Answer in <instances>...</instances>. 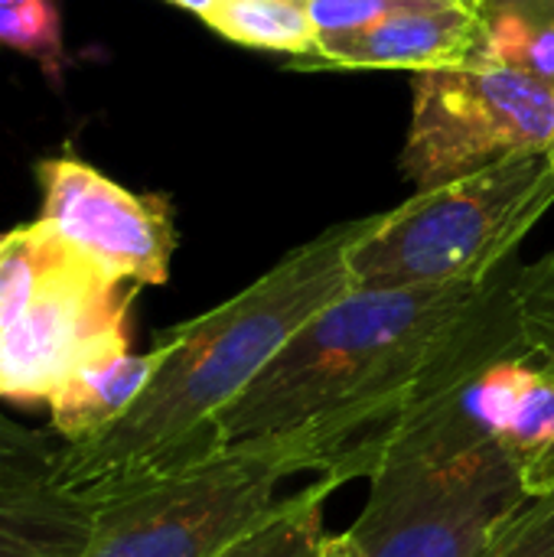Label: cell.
<instances>
[{
	"mask_svg": "<svg viewBox=\"0 0 554 557\" xmlns=\"http://www.w3.org/2000/svg\"><path fill=\"white\" fill-rule=\"evenodd\" d=\"M411 127L402 173L431 189L522 150L549 147L554 88L506 65H454L415 72Z\"/></svg>",
	"mask_w": 554,
	"mask_h": 557,
	"instance_id": "obj_6",
	"label": "cell"
},
{
	"mask_svg": "<svg viewBox=\"0 0 554 557\" xmlns=\"http://www.w3.org/2000/svg\"><path fill=\"white\" fill-rule=\"evenodd\" d=\"M545 150H549V157H552V166H554V134H552V140H549V147H545Z\"/></svg>",
	"mask_w": 554,
	"mask_h": 557,
	"instance_id": "obj_24",
	"label": "cell"
},
{
	"mask_svg": "<svg viewBox=\"0 0 554 557\" xmlns=\"http://www.w3.org/2000/svg\"><path fill=\"white\" fill-rule=\"evenodd\" d=\"M464 395L389 434L349 525L366 557H480L532 499Z\"/></svg>",
	"mask_w": 554,
	"mask_h": 557,
	"instance_id": "obj_3",
	"label": "cell"
},
{
	"mask_svg": "<svg viewBox=\"0 0 554 557\" xmlns=\"http://www.w3.org/2000/svg\"><path fill=\"white\" fill-rule=\"evenodd\" d=\"M202 20L238 46L287 52L294 59L313 55L320 36L304 0H216Z\"/></svg>",
	"mask_w": 554,
	"mask_h": 557,
	"instance_id": "obj_13",
	"label": "cell"
},
{
	"mask_svg": "<svg viewBox=\"0 0 554 557\" xmlns=\"http://www.w3.org/2000/svg\"><path fill=\"white\" fill-rule=\"evenodd\" d=\"M483 16L467 0L385 16L362 29L320 33L297 69H454L470 65L483 46Z\"/></svg>",
	"mask_w": 554,
	"mask_h": 557,
	"instance_id": "obj_9",
	"label": "cell"
},
{
	"mask_svg": "<svg viewBox=\"0 0 554 557\" xmlns=\"http://www.w3.org/2000/svg\"><path fill=\"white\" fill-rule=\"evenodd\" d=\"M313 26L320 33H340V29H362L385 16L408 13V10H431L454 0H304Z\"/></svg>",
	"mask_w": 554,
	"mask_h": 557,
	"instance_id": "obj_20",
	"label": "cell"
},
{
	"mask_svg": "<svg viewBox=\"0 0 554 557\" xmlns=\"http://www.w3.org/2000/svg\"><path fill=\"white\" fill-rule=\"evenodd\" d=\"M91 519H33L0 512V557H75L88 542Z\"/></svg>",
	"mask_w": 554,
	"mask_h": 557,
	"instance_id": "obj_17",
	"label": "cell"
},
{
	"mask_svg": "<svg viewBox=\"0 0 554 557\" xmlns=\"http://www.w3.org/2000/svg\"><path fill=\"white\" fill-rule=\"evenodd\" d=\"M480 557H554V493L529 499Z\"/></svg>",
	"mask_w": 554,
	"mask_h": 557,
	"instance_id": "obj_19",
	"label": "cell"
},
{
	"mask_svg": "<svg viewBox=\"0 0 554 557\" xmlns=\"http://www.w3.org/2000/svg\"><path fill=\"white\" fill-rule=\"evenodd\" d=\"M549 150H522L369 215L346 251L359 290L487 284L552 209Z\"/></svg>",
	"mask_w": 554,
	"mask_h": 557,
	"instance_id": "obj_4",
	"label": "cell"
},
{
	"mask_svg": "<svg viewBox=\"0 0 554 557\" xmlns=\"http://www.w3.org/2000/svg\"><path fill=\"white\" fill-rule=\"evenodd\" d=\"M366 225L327 228L225 304L163 333L160 366L140 398L98 437L59 450L56 486L95 509L212 457L219 414L310 317L353 290L346 251Z\"/></svg>",
	"mask_w": 554,
	"mask_h": 557,
	"instance_id": "obj_1",
	"label": "cell"
},
{
	"mask_svg": "<svg viewBox=\"0 0 554 557\" xmlns=\"http://www.w3.org/2000/svg\"><path fill=\"white\" fill-rule=\"evenodd\" d=\"M340 490L330 480H317L307 490L278 499L248 532L229 542L216 557H320L323 548V506Z\"/></svg>",
	"mask_w": 554,
	"mask_h": 557,
	"instance_id": "obj_14",
	"label": "cell"
},
{
	"mask_svg": "<svg viewBox=\"0 0 554 557\" xmlns=\"http://www.w3.org/2000/svg\"><path fill=\"white\" fill-rule=\"evenodd\" d=\"M157 366H160L157 346L140 356L124 349L88 362L46 398L52 431L62 434L65 444H85L98 437L131 411V405L140 398Z\"/></svg>",
	"mask_w": 554,
	"mask_h": 557,
	"instance_id": "obj_11",
	"label": "cell"
},
{
	"mask_svg": "<svg viewBox=\"0 0 554 557\" xmlns=\"http://www.w3.org/2000/svg\"><path fill=\"white\" fill-rule=\"evenodd\" d=\"M480 16L487 33L477 62L516 69L554 88V10L506 3Z\"/></svg>",
	"mask_w": 554,
	"mask_h": 557,
	"instance_id": "obj_15",
	"label": "cell"
},
{
	"mask_svg": "<svg viewBox=\"0 0 554 557\" xmlns=\"http://www.w3.org/2000/svg\"><path fill=\"white\" fill-rule=\"evenodd\" d=\"M493 281L346 290L310 317L219 414V450L291 434L304 470L336 486L369 480L382 437L405 411L434 349Z\"/></svg>",
	"mask_w": 554,
	"mask_h": 557,
	"instance_id": "obj_2",
	"label": "cell"
},
{
	"mask_svg": "<svg viewBox=\"0 0 554 557\" xmlns=\"http://www.w3.org/2000/svg\"><path fill=\"white\" fill-rule=\"evenodd\" d=\"M473 10H490V7H506V3H519V7H542L554 10V0H467Z\"/></svg>",
	"mask_w": 554,
	"mask_h": 557,
	"instance_id": "obj_22",
	"label": "cell"
},
{
	"mask_svg": "<svg viewBox=\"0 0 554 557\" xmlns=\"http://www.w3.org/2000/svg\"><path fill=\"white\" fill-rule=\"evenodd\" d=\"M137 284L118 281L65 238L23 313L0 330V398L46 401L69 375L127 349Z\"/></svg>",
	"mask_w": 554,
	"mask_h": 557,
	"instance_id": "obj_7",
	"label": "cell"
},
{
	"mask_svg": "<svg viewBox=\"0 0 554 557\" xmlns=\"http://www.w3.org/2000/svg\"><path fill=\"white\" fill-rule=\"evenodd\" d=\"M513 287L529 352L532 359H549L554 356V255L526 268Z\"/></svg>",
	"mask_w": 554,
	"mask_h": 557,
	"instance_id": "obj_18",
	"label": "cell"
},
{
	"mask_svg": "<svg viewBox=\"0 0 554 557\" xmlns=\"http://www.w3.org/2000/svg\"><path fill=\"white\" fill-rule=\"evenodd\" d=\"M167 3H176V7H183V10H193L196 16H202L216 0H167Z\"/></svg>",
	"mask_w": 554,
	"mask_h": 557,
	"instance_id": "obj_23",
	"label": "cell"
},
{
	"mask_svg": "<svg viewBox=\"0 0 554 557\" xmlns=\"http://www.w3.org/2000/svg\"><path fill=\"white\" fill-rule=\"evenodd\" d=\"M320 557H366V552L359 548V542L349 532H343V535H327L323 539Z\"/></svg>",
	"mask_w": 554,
	"mask_h": 557,
	"instance_id": "obj_21",
	"label": "cell"
},
{
	"mask_svg": "<svg viewBox=\"0 0 554 557\" xmlns=\"http://www.w3.org/2000/svg\"><path fill=\"white\" fill-rule=\"evenodd\" d=\"M59 450L0 411V512L33 519H91L95 509L56 486Z\"/></svg>",
	"mask_w": 554,
	"mask_h": 557,
	"instance_id": "obj_12",
	"label": "cell"
},
{
	"mask_svg": "<svg viewBox=\"0 0 554 557\" xmlns=\"http://www.w3.org/2000/svg\"><path fill=\"white\" fill-rule=\"evenodd\" d=\"M39 219L88 261L127 284H167L176 248L173 212L163 196H137L95 166L56 157L36 166Z\"/></svg>",
	"mask_w": 554,
	"mask_h": 557,
	"instance_id": "obj_8",
	"label": "cell"
},
{
	"mask_svg": "<svg viewBox=\"0 0 554 557\" xmlns=\"http://www.w3.org/2000/svg\"><path fill=\"white\" fill-rule=\"evenodd\" d=\"M470 414L519 470L532 499L554 493V356L490 366L464 395Z\"/></svg>",
	"mask_w": 554,
	"mask_h": 557,
	"instance_id": "obj_10",
	"label": "cell"
},
{
	"mask_svg": "<svg viewBox=\"0 0 554 557\" xmlns=\"http://www.w3.org/2000/svg\"><path fill=\"white\" fill-rule=\"evenodd\" d=\"M294 473L304 463L291 434L232 444L95 506L75 557H216L278 503V483Z\"/></svg>",
	"mask_w": 554,
	"mask_h": 557,
	"instance_id": "obj_5",
	"label": "cell"
},
{
	"mask_svg": "<svg viewBox=\"0 0 554 557\" xmlns=\"http://www.w3.org/2000/svg\"><path fill=\"white\" fill-rule=\"evenodd\" d=\"M0 42L36 59L56 82L65 65L56 0H0Z\"/></svg>",
	"mask_w": 554,
	"mask_h": 557,
	"instance_id": "obj_16",
	"label": "cell"
}]
</instances>
